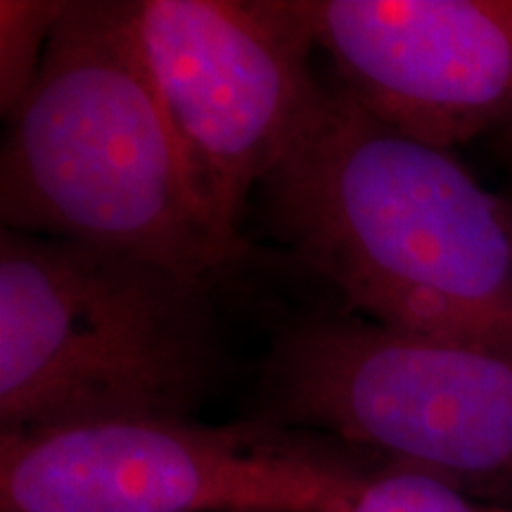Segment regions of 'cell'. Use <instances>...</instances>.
<instances>
[{"mask_svg": "<svg viewBox=\"0 0 512 512\" xmlns=\"http://www.w3.org/2000/svg\"><path fill=\"white\" fill-rule=\"evenodd\" d=\"M264 226L351 313L512 354V200L330 88L256 190Z\"/></svg>", "mask_w": 512, "mask_h": 512, "instance_id": "cell-1", "label": "cell"}, {"mask_svg": "<svg viewBox=\"0 0 512 512\" xmlns=\"http://www.w3.org/2000/svg\"><path fill=\"white\" fill-rule=\"evenodd\" d=\"M0 219L209 290L249 259L223 245L192 197L140 55L133 0H69L34 88L8 119Z\"/></svg>", "mask_w": 512, "mask_h": 512, "instance_id": "cell-2", "label": "cell"}, {"mask_svg": "<svg viewBox=\"0 0 512 512\" xmlns=\"http://www.w3.org/2000/svg\"><path fill=\"white\" fill-rule=\"evenodd\" d=\"M211 290L150 261L0 230V434L192 418L223 373Z\"/></svg>", "mask_w": 512, "mask_h": 512, "instance_id": "cell-3", "label": "cell"}, {"mask_svg": "<svg viewBox=\"0 0 512 512\" xmlns=\"http://www.w3.org/2000/svg\"><path fill=\"white\" fill-rule=\"evenodd\" d=\"M256 418L512 505V354L347 309L273 325Z\"/></svg>", "mask_w": 512, "mask_h": 512, "instance_id": "cell-4", "label": "cell"}, {"mask_svg": "<svg viewBox=\"0 0 512 512\" xmlns=\"http://www.w3.org/2000/svg\"><path fill=\"white\" fill-rule=\"evenodd\" d=\"M387 467L264 418H128L0 434V512H351Z\"/></svg>", "mask_w": 512, "mask_h": 512, "instance_id": "cell-5", "label": "cell"}, {"mask_svg": "<svg viewBox=\"0 0 512 512\" xmlns=\"http://www.w3.org/2000/svg\"><path fill=\"white\" fill-rule=\"evenodd\" d=\"M133 22L192 197L249 256V202L330 93L299 0H133Z\"/></svg>", "mask_w": 512, "mask_h": 512, "instance_id": "cell-6", "label": "cell"}, {"mask_svg": "<svg viewBox=\"0 0 512 512\" xmlns=\"http://www.w3.org/2000/svg\"><path fill=\"white\" fill-rule=\"evenodd\" d=\"M337 88L441 150L512 133V0H299Z\"/></svg>", "mask_w": 512, "mask_h": 512, "instance_id": "cell-7", "label": "cell"}, {"mask_svg": "<svg viewBox=\"0 0 512 512\" xmlns=\"http://www.w3.org/2000/svg\"><path fill=\"white\" fill-rule=\"evenodd\" d=\"M69 0H0V110L5 121L27 100L48 41Z\"/></svg>", "mask_w": 512, "mask_h": 512, "instance_id": "cell-8", "label": "cell"}, {"mask_svg": "<svg viewBox=\"0 0 512 512\" xmlns=\"http://www.w3.org/2000/svg\"><path fill=\"white\" fill-rule=\"evenodd\" d=\"M351 512H512V505L482 501L422 472L382 467Z\"/></svg>", "mask_w": 512, "mask_h": 512, "instance_id": "cell-9", "label": "cell"}, {"mask_svg": "<svg viewBox=\"0 0 512 512\" xmlns=\"http://www.w3.org/2000/svg\"><path fill=\"white\" fill-rule=\"evenodd\" d=\"M494 143H496L498 150H501V155L508 159L510 166H512V133H510V136H503V138L494 140Z\"/></svg>", "mask_w": 512, "mask_h": 512, "instance_id": "cell-10", "label": "cell"}, {"mask_svg": "<svg viewBox=\"0 0 512 512\" xmlns=\"http://www.w3.org/2000/svg\"><path fill=\"white\" fill-rule=\"evenodd\" d=\"M508 195H510V200H512V192H508Z\"/></svg>", "mask_w": 512, "mask_h": 512, "instance_id": "cell-11", "label": "cell"}]
</instances>
